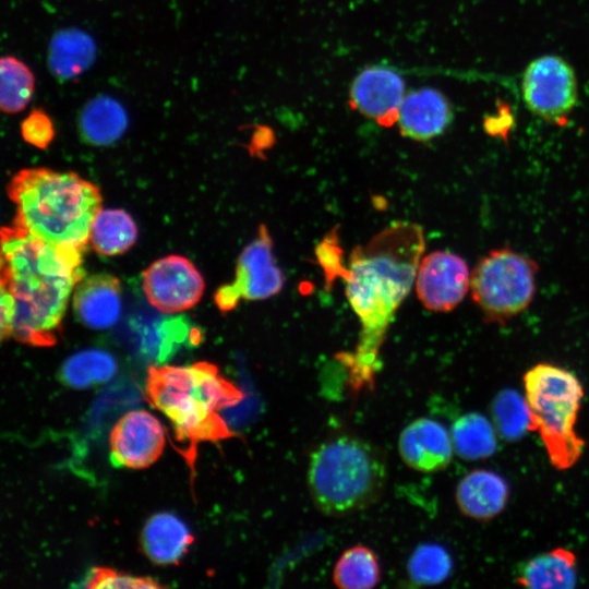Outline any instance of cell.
I'll return each instance as SVG.
<instances>
[{
	"label": "cell",
	"mask_w": 589,
	"mask_h": 589,
	"mask_svg": "<svg viewBox=\"0 0 589 589\" xmlns=\"http://www.w3.org/2000/svg\"><path fill=\"white\" fill-rule=\"evenodd\" d=\"M425 248L422 228L398 221L350 254L342 271L346 296L361 324L360 338L347 365L357 386L373 380L380 348L393 317L416 281Z\"/></svg>",
	"instance_id": "6da1fadb"
},
{
	"label": "cell",
	"mask_w": 589,
	"mask_h": 589,
	"mask_svg": "<svg viewBox=\"0 0 589 589\" xmlns=\"http://www.w3.org/2000/svg\"><path fill=\"white\" fill-rule=\"evenodd\" d=\"M83 252L14 225L2 228L1 288L15 303L10 337L34 346L56 344L71 292L84 277Z\"/></svg>",
	"instance_id": "7a4b0ae2"
},
{
	"label": "cell",
	"mask_w": 589,
	"mask_h": 589,
	"mask_svg": "<svg viewBox=\"0 0 589 589\" xmlns=\"http://www.w3.org/2000/svg\"><path fill=\"white\" fill-rule=\"evenodd\" d=\"M13 225L57 245L85 250L101 209L99 189L75 172L48 168L19 171L8 185Z\"/></svg>",
	"instance_id": "3957f363"
},
{
	"label": "cell",
	"mask_w": 589,
	"mask_h": 589,
	"mask_svg": "<svg viewBox=\"0 0 589 589\" xmlns=\"http://www.w3.org/2000/svg\"><path fill=\"white\" fill-rule=\"evenodd\" d=\"M146 390L151 402L173 423L180 438L196 443L235 436L220 411L240 402L243 393L221 376L216 365H152Z\"/></svg>",
	"instance_id": "277c9868"
},
{
	"label": "cell",
	"mask_w": 589,
	"mask_h": 589,
	"mask_svg": "<svg viewBox=\"0 0 589 589\" xmlns=\"http://www.w3.org/2000/svg\"><path fill=\"white\" fill-rule=\"evenodd\" d=\"M387 476L386 459L378 448L358 436L342 434L312 452L306 481L321 513L345 516L377 502Z\"/></svg>",
	"instance_id": "5b68a950"
},
{
	"label": "cell",
	"mask_w": 589,
	"mask_h": 589,
	"mask_svg": "<svg viewBox=\"0 0 589 589\" xmlns=\"http://www.w3.org/2000/svg\"><path fill=\"white\" fill-rule=\"evenodd\" d=\"M524 387L531 431L539 434L551 465L572 468L586 447L576 431L584 398L579 378L560 365L538 363L525 373Z\"/></svg>",
	"instance_id": "8992f818"
},
{
	"label": "cell",
	"mask_w": 589,
	"mask_h": 589,
	"mask_svg": "<svg viewBox=\"0 0 589 589\" xmlns=\"http://www.w3.org/2000/svg\"><path fill=\"white\" fill-rule=\"evenodd\" d=\"M537 262L510 248L491 250L476 264L470 288L488 323L504 324L525 311L536 294Z\"/></svg>",
	"instance_id": "52a82bcc"
},
{
	"label": "cell",
	"mask_w": 589,
	"mask_h": 589,
	"mask_svg": "<svg viewBox=\"0 0 589 589\" xmlns=\"http://www.w3.org/2000/svg\"><path fill=\"white\" fill-rule=\"evenodd\" d=\"M521 94L533 115L548 122H565L578 101L575 71L560 56H540L522 73Z\"/></svg>",
	"instance_id": "ba28073f"
},
{
	"label": "cell",
	"mask_w": 589,
	"mask_h": 589,
	"mask_svg": "<svg viewBox=\"0 0 589 589\" xmlns=\"http://www.w3.org/2000/svg\"><path fill=\"white\" fill-rule=\"evenodd\" d=\"M285 284L281 269L276 265L273 240L266 226L240 253L235 280L221 286L215 293V302L220 311L236 308L241 299L264 300L277 294Z\"/></svg>",
	"instance_id": "9c48e42d"
},
{
	"label": "cell",
	"mask_w": 589,
	"mask_h": 589,
	"mask_svg": "<svg viewBox=\"0 0 589 589\" xmlns=\"http://www.w3.org/2000/svg\"><path fill=\"white\" fill-rule=\"evenodd\" d=\"M204 288L200 272L181 255L161 257L143 272V290L148 302L167 314L193 308Z\"/></svg>",
	"instance_id": "30bf717a"
},
{
	"label": "cell",
	"mask_w": 589,
	"mask_h": 589,
	"mask_svg": "<svg viewBox=\"0 0 589 589\" xmlns=\"http://www.w3.org/2000/svg\"><path fill=\"white\" fill-rule=\"evenodd\" d=\"M466 261L448 251H434L421 259L416 276V292L425 309L434 312L454 310L470 287Z\"/></svg>",
	"instance_id": "8fae6325"
},
{
	"label": "cell",
	"mask_w": 589,
	"mask_h": 589,
	"mask_svg": "<svg viewBox=\"0 0 589 589\" xmlns=\"http://www.w3.org/2000/svg\"><path fill=\"white\" fill-rule=\"evenodd\" d=\"M405 80L393 67H365L352 80L349 101L363 117L383 127L396 123L406 95Z\"/></svg>",
	"instance_id": "7c38bea8"
},
{
	"label": "cell",
	"mask_w": 589,
	"mask_h": 589,
	"mask_svg": "<svg viewBox=\"0 0 589 589\" xmlns=\"http://www.w3.org/2000/svg\"><path fill=\"white\" fill-rule=\"evenodd\" d=\"M109 446L115 466L145 468L163 453L165 432L152 413L133 410L118 420L110 433Z\"/></svg>",
	"instance_id": "4fadbf2b"
},
{
	"label": "cell",
	"mask_w": 589,
	"mask_h": 589,
	"mask_svg": "<svg viewBox=\"0 0 589 589\" xmlns=\"http://www.w3.org/2000/svg\"><path fill=\"white\" fill-rule=\"evenodd\" d=\"M398 452L409 468L435 472L450 464L455 449L452 435L443 424L430 418H418L400 432Z\"/></svg>",
	"instance_id": "5bb4252c"
},
{
	"label": "cell",
	"mask_w": 589,
	"mask_h": 589,
	"mask_svg": "<svg viewBox=\"0 0 589 589\" xmlns=\"http://www.w3.org/2000/svg\"><path fill=\"white\" fill-rule=\"evenodd\" d=\"M453 118V106L442 92L420 87L406 93L396 124L404 136L425 142L443 134Z\"/></svg>",
	"instance_id": "9a60e30c"
},
{
	"label": "cell",
	"mask_w": 589,
	"mask_h": 589,
	"mask_svg": "<svg viewBox=\"0 0 589 589\" xmlns=\"http://www.w3.org/2000/svg\"><path fill=\"white\" fill-rule=\"evenodd\" d=\"M73 310L85 326L106 329L117 324L121 314V283L106 273L83 277L74 288Z\"/></svg>",
	"instance_id": "2e32d148"
},
{
	"label": "cell",
	"mask_w": 589,
	"mask_h": 589,
	"mask_svg": "<svg viewBox=\"0 0 589 589\" xmlns=\"http://www.w3.org/2000/svg\"><path fill=\"white\" fill-rule=\"evenodd\" d=\"M509 498V486L498 473L486 469H474L460 479L455 491V501L468 518L489 521L498 516Z\"/></svg>",
	"instance_id": "e0dca14e"
},
{
	"label": "cell",
	"mask_w": 589,
	"mask_h": 589,
	"mask_svg": "<svg viewBox=\"0 0 589 589\" xmlns=\"http://www.w3.org/2000/svg\"><path fill=\"white\" fill-rule=\"evenodd\" d=\"M577 578V556L565 548L534 555L515 569V582L528 588H574Z\"/></svg>",
	"instance_id": "ac0fdd59"
},
{
	"label": "cell",
	"mask_w": 589,
	"mask_h": 589,
	"mask_svg": "<svg viewBox=\"0 0 589 589\" xmlns=\"http://www.w3.org/2000/svg\"><path fill=\"white\" fill-rule=\"evenodd\" d=\"M128 122L127 111L117 99L99 95L82 107L77 118V129L85 143L108 146L122 137Z\"/></svg>",
	"instance_id": "d6986e66"
},
{
	"label": "cell",
	"mask_w": 589,
	"mask_h": 589,
	"mask_svg": "<svg viewBox=\"0 0 589 589\" xmlns=\"http://www.w3.org/2000/svg\"><path fill=\"white\" fill-rule=\"evenodd\" d=\"M96 45L84 31L61 29L52 36L48 49V68L60 81L83 74L94 62Z\"/></svg>",
	"instance_id": "ffe728a7"
},
{
	"label": "cell",
	"mask_w": 589,
	"mask_h": 589,
	"mask_svg": "<svg viewBox=\"0 0 589 589\" xmlns=\"http://www.w3.org/2000/svg\"><path fill=\"white\" fill-rule=\"evenodd\" d=\"M142 542L149 558L158 564H171L180 560L192 542L185 524L170 513L152 516L144 526Z\"/></svg>",
	"instance_id": "44dd1931"
},
{
	"label": "cell",
	"mask_w": 589,
	"mask_h": 589,
	"mask_svg": "<svg viewBox=\"0 0 589 589\" xmlns=\"http://www.w3.org/2000/svg\"><path fill=\"white\" fill-rule=\"evenodd\" d=\"M450 435L455 453L464 460L485 459L497 449V431L481 413L468 412L458 417Z\"/></svg>",
	"instance_id": "7402d4cb"
},
{
	"label": "cell",
	"mask_w": 589,
	"mask_h": 589,
	"mask_svg": "<svg viewBox=\"0 0 589 589\" xmlns=\"http://www.w3.org/2000/svg\"><path fill=\"white\" fill-rule=\"evenodd\" d=\"M136 238L137 227L128 212L100 209L93 220L89 242L98 254L113 256L127 252Z\"/></svg>",
	"instance_id": "603a6c76"
},
{
	"label": "cell",
	"mask_w": 589,
	"mask_h": 589,
	"mask_svg": "<svg viewBox=\"0 0 589 589\" xmlns=\"http://www.w3.org/2000/svg\"><path fill=\"white\" fill-rule=\"evenodd\" d=\"M381 565L376 553L357 544L346 549L333 568V582L341 589H370L381 580Z\"/></svg>",
	"instance_id": "cb8c5ba5"
},
{
	"label": "cell",
	"mask_w": 589,
	"mask_h": 589,
	"mask_svg": "<svg viewBox=\"0 0 589 589\" xmlns=\"http://www.w3.org/2000/svg\"><path fill=\"white\" fill-rule=\"evenodd\" d=\"M117 369V361L110 352L89 348L71 354L64 361L61 380L73 388H86L110 381Z\"/></svg>",
	"instance_id": "d4e9b609"
},
{
	"label": "cell",
	"mask_w": 589,
	"mask_h": 589,
	"mask_svg": "<svg viewBox=\"0 0 589 589\" xmlns=\"http://www.w3.org/2000/svg\"><path fill=\"white\" fill-rule=\"evenodd\" d=\"M35 89V77L21 60L4 56L0 61V107L5 113L26 108Z\"/></svg>",
	"instance_id": "484cf974"
},
{
	"label": "cell",
	"mask_w": 589,
	"mask_h": 589,
	"mask_svg": "<svg viewBox=\"0 0 589 589\" xmlns=\"http://www.w3.org/2000/svg\"><path fill=\"white\" fill-rule=\"evenodd\" d=\"M453 572L449 552L437 543L419 544L407 562L409 579L418 586H433L445 581Z\"/></svg>",
	"instance_id": "4316f807"
},
{
	"label": "cell",
	"mask_w": 589,
	"mask_h": 589,
	"mask_svg": "<svg viewBox=\"0 0 589 589\" xmlns=\"http://www.w3.org/2000/svg\"><path fill=\"white\" fill-rule=\"evenodd\" d=\"M497 433L506 441H517L531 431V421L526 399L513 389H503L491 407Z\"/></svg>",
	"instance_id": "83f0119b"
},
{
	"label": "cell",
	"mask_w": 589,
	"mask_h": 589,
	"mask_svg": "<svg viewBox=\"0 0 589 589\" xmlns=\"http://www.w3.org/2000/svg\"><path fill=\"white\" fill-rule=\"evenodd\" d=\"M21 135L26 143L46 149L55 139L51 118L40 108L33 109L21 123Z\"/></svg>",
	"instance_id": "f1b7e54d"
},
{
	"label": "cell",
	"mask_w": 589,
	"mask_h": 589,
	"mask_svg": "<svg viewBox=\"0 0 589 589\" xmlns=\"http://www.w3.org/2000/svg\"><path fill=\"white\" fill-rule=\"evenodd\" d=\"M84 587L88 588H158L151 578L119 574L107 568H94L85 579Z\"/></svg>",
	"instance_id": "f546056e"
},
{
	"label": "cell",
	"mask_w": 589,
	"mask_h": 589,
	"mask_svg": "<svg viewBox=\"0 0 589 589\" xmlns=\"http://www.w3.org/2000/svg\"><path fill=\"white\" fill-rule=\"evenodd\" d=\"M0 312L1 338L4 339L10 337V330L15 315V303L12 294L3 288H1Z\"/></svg>",
	"instance_id": "4dcf8cb0"
}]
</instances>
